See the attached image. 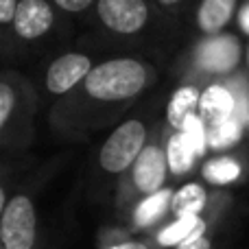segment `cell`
Instances as JSON below:
<instances>
[{"mask_svg": "<svg viewBox=\"0 0 249 249\" xmlns=\"http://www.w3.org/2000/svg\"><path fill=\"white\" fill-rule=\"evenodd\" d=\"M162 4H175V2H179V0H160Z\"/></svg>", "mask_w": 249, "mask_h": 249, "instance_id": "25", "label": "cell"}, {"mask_svg": "<svg viewBox=\"0 0 249 249\" xmlns=\"http://www.w3.org/2000/svg\"><path fill=\"white\" fill-rule=\"evenodd\" d=\"M55 2L59 4L61 9H66V11H83L92 0H55Z\"/></svg>", "mask_w": 249, "mask_h": 249, "instance_id": "23", "label": "cell"}, {"mask_svg": "<svg viewBox=\"0 0 249 249\" xmlns=\"http://www.w3.org/2000/svg\"><path fill=\"white\" fill-rule=\"evenodd\" d=\"M230 92H232L234 103H236L232 118L243 124L245 121H249V86H247V81H243L241 77L234 79V81H232V88H230Z\"/></svg>", "mask_w": 249, "mask_h": 249, "instance_id": "19", "label": "cell"}, {"mask_svg": "<svg viewBox=\"0 0 249 249\" xmlns=\"http://www.w3.org/2000/svg\"><path fill=\"white\" fill-rule=\"evenodd\" d=\"M53 24V9L46 0H22L18 4V13L13 26L18 35L24 39H35L44 35Z\"/></svg>", "mask_w": 249, "mask_h": 249, "instance_id": "8", "label": "cell"}, {"mask_svg": "<svg viewBox=\"0 0 249 249\" xmlns=\"http://www.w3.org/2000/svg\"><path fill=\"white\" fill-rule=\"evenodd\" d=\"M241 127L243 124L234 118H228V121H221L210 124V131H208V144L212 149H228V146L236 144L238 138H241Z\"/></svg>", "mask_w": 249, "mask_h": 249, "instance_id": "15", "label": "cell"}, {"mask_svg": "<svg viewBox=\"0 0 249 249\" xmlns=\"http://www.w3.org/2000/svg\"><path fill=\"white\" fill-rule=\"evenodd\" d=\"M234 7L236 0H203L197 13L199 29L206 31L208 35H216L232 18Z\"/></svg>", "mask_w": 249, "mask_h": 249, "instance_id": "10", "label": "cell"}, {"mask_svg": "<svg viewBox=\"0 0 249 249\" xmlns=\"http://www.w3.org/2000/svg\"><path fill=\"white\" fill-rule=\"evenodd\" d=\"M92 72V64L86 55H64L53 61L46 74V86L53 94H64L70 88H74L81 79H88Z\"/></svg>", "mask_w": 249, "mask_h": 249, "instance_id": "6", "label": "cell"}, {"mask_svg": "<svg viewBox=\"0 0 249 249\" xmlns=\"http://www.w3.org/2000/svg\"><path fill=\"white\" fill-rule=\"evenodd\" d=\"M166 158H168V166L175 175H184V173L190 171L195 162V151L193 146L188 144L184 133H175V136L168 140V151H166Z\"/></svg>", "mask_w": 249, "mask_h": 249, "instance_id": "14", "label": "cell"}, {"mask_svg": "<svg viewBox=\"0 0 249 249\" xmlns=\"http://www.w3.org/2000/svg\"><path fill=\"white\" fill-rule=\"evenodd\" d=\"M234 107H236V103H234V96L230 92V88H221V86H210L201 94V101H199L201 121H206L208 124L232 118Z\"/></svg>", "mask_w": 249, "mask_h": 249, "instance_id": "9", "label": "cell"}, {"mask_svg": "<svg viewBox=\"0 0 249 249\" xmlns=\"http://www.w3.org/2000/svg\"><path fill=\"white\" fill-rule=\"evenodd\" d=\"M0 238L4 249H33L35 245V208L29 197H13L2 208Z\"/></svg>", "mask_w": 249, "mask_h": 249, "instance_id": "3", "label": "cell"}, {"mask_svg": "<svg viewBox=\"0 0 249 249\" xmlns=\"http://www.w3.org/2000/svg\"><path fill=\"white\" fill-rule=\"evenodd\" d=\"M241 59V44L234 35H214L201 44L197 53V61L203 70L214 74L230 72Z\"/></svg>", "mask_w": 249, "mask_h": 249, "instance_id": "5", "label": "cell"}, {"mask_svg": "<svg viewBox=\"0 0 249 249\" xmlns=\"http://www.w3.org/2000/svg\"><path fill=\"white\" fill-rule=\"evenodd\" d=\"M241 26L245 29V33H249V4L241 11Z\"/></svg>", "mask_w": 249, "mask_h": 249, "instance_id": "24", "label": "cell"}, {"mask_svg": "<svg viewBox=\"0 0 249 249\" xmlns=\"http://www.w3.org/2000/svg\"><path fill=\"white\" fill-rule=\"evenodd\" d=\"M144 0H99V18L118 33H136L146 22Z\"/></svg>", "mask_w": 249, "mask_h": 249, "instance_id": "4", "label": "cell"}, {"mask_svg": "<svg viewBox=\"0 0 249 249\" xmlns=\"http://www.w3.org/2000/svg\"><path fill=\"white\" fill-rule=\"evenodd\" d=\"M199 101H201V96H199V92L195 90V88H190V86L179 88V90L173 94L171 103H168V112H166L168 123L181 131L186 121H188L190 116H195V107L199 105Z\"/></svg>", "mask_w": 249, "mask_h": 249, "instance_id": "11", "label": "cell"}, {"mask_svg": "<svg viewBox=\"0 0 249 249\" xmlns=\"http://www.w3.org/2000/svg\"><path fill=\"white\" fill-rule=\"evenodd\" d=\"M238 175H241V166L232 158H216L203 166V177L210 184H230V181L238 179Z\"/></svg>", "mask_w": 249, "mask_h": 249, "instance_id": "16", "label": "cell"}, {"mask_svg": "<svg viewBox=\"0 0 249 249\" xmlns=\"http://www.w3.org/2000/svg\"><path fill=\"white\" fill-rule=\"evenodd\" d=\"M181 133L186 136L188 144L193 146L195 155H203V153H206V146H208V133H206V127H203V121H201V118L190 116L188 121H186L184 129H181Z\"/></svg>", "mask_w": 249, "mask_h": 249, "instance_id": "18", "label": "cell"}, {"mask_svg": "<svg viewBox=\"0 0 249 249\" xmlns=\"http://www.w3.org/2000/svg\"><path fill=\"white\" fill-rule=\"evenodd\" d=\"M144 124L140 121H127L123 123L112 136L105 140L101 149V166L109 173H123L144 151Z\"/></svg>", "mask_w": 249, "mask_h": 249, "instance_id": "2", "label": "cell"}, {"mask_svg": "<svg viewBox=\"0 0 249 249\" xmlns=\"http://www.w3.org/2000/svg\"><path fill=\"white\" fill-rule=\"evenodd\" d=\"M175 249H212V245L206 236H197V238H190V241L177 245Z\"/></svg>", "mask_w": 249, "mask_h": 249, "instance_id": "22", "label": "cell"}, {"mask_svg": "<svg viewBox=\"0 0 249 249\" xmlns=\"http://www.w3.org/2000/svg\"><path fill=\"white\" fill-rule=\"evenodd\" d=\"M144 66L136 59H112L94 66L86 79V90L101 101H118L138 94L144 88Z\"/></svg>", "mask_w": 249, "mask_h": 249, "instance_id": "1", "label": "cell"}, {"mask_svg": "<svg viewBox=\"0 0 249 249\" xmlns=\"http://www.w3.org/2000/svg\"><path fill=\"white\" fill-rule=\"evenodd\" d=\"M203 206H206V190L199 184H186L173 195V212L177 214V219L199 216Z\"/></svg>", "mask_w": 249, "mask_h": 249, "instance_id": "13", "label": "cell"}, {"mask_svg": "<svg viewBox=\"0 0 249 249\" xmlns=\"http://www.w3.org/2000/svg\"><path fill=\"white\" fill-rule=\"evenodd\" d=\"M247 59H249V53H247Z\"/></svg>", "mask_w": 249, "mask_h": 249, "instance_id": "26", "label": "cell"}, {"mask_svg": "<svg viewBox=\"0 0 249 249\" xmlns=\"http://www.w3.org/2000/svg\"><path fill=\"white\" fill-rule=\"evenodd\" d=\"M166 153H162L158 146H144V151L133 164V181H136L138 190L146 193L149 197L160 193L164 179H166Z\"/></svg>", "mask_w": 249, "mask_h": 249, "instance_id": "7", "label": "cell"}, {"mask_svg": "<svg viewBox=\"0 0 249 249\" xmlns=\"http://www.w3.org/2000/svg\"><path fill=\"white\" fill-rule=\"evenodd\" d=\"M18 4L20 2H16V0H0V22H2V24L16 20Z\"/></svg>", "mask_w": 249, "mask_h": 249, "instance_id": "21", "label": "cell"}, {"mask_svg": "<svg viewBox=\"0 0 249 249\" xmlns=\"http://www.w3.org/2000/svg\"><path fill=\"white\" fill-rule=\"evenodd\" d=\"M168 201H173V195L168 193V190H160V193L151 195V197L146 199L144 203H140V208H138V212H136L138 223H140V225H149L151 221L158 219V216L166 210Z\"/></svg>", "mask_w": 249, "mask_h": 249, "instance_id": "17", "label": "cell"}, {"mask_svg": "<svg viewBox=\"0 0 249 249\" xmlns=\"http://www.w3.org/2000/svg\"><path fill=\"white\" fill-rule=\"evenodd\" d=\"M203 230H206V223L199 216H184V219H177L173 225H168L158 236V241L166 247L181 245V243L190 241V238L203 236Z\"/></svg>", "mask_w": 249, "mask_h": 249, "instance_id": "12", "label": "cell"}, {"mask_svg": "<svg viewBox=\"0 0 249 249\" xmlns=\"http://www.w3.org/2000/svg\"><path fill=\"white\" fill-rule=\"evenodd\" d=\"M13 90L7 86V83H2L0 86V127H4L9 121V116H11V109H13Z\"/></svg>", "mask_w": 249, "mask_h": 249, "instance_id": "20", "label": "cell"}]
</instances>
